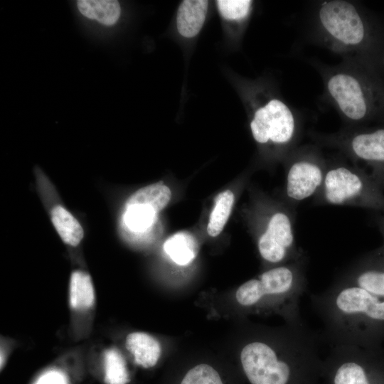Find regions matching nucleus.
Returning a JSON list of instances; mask_svg holds the SVG:
<instances>
[{
  "mask_svg": "<svg viewBox=\"0 0 384 384\" xmlns=\"http://www.w3.org/2000/svg\"><path fill=\"white\" fill-rule=\"evenodd\" d=\"M319 339L306 324H288L274 343L253 339L240 356L246 378L250 384H321Z\"/></svg>",
  "mask_w": 384,
  "mask_h": 384,
  "instance_id": "nucleus-1",
  "label": "nucleus"
},
{
  "mask_svg": "<svg viewBox=\"0 0 384 384\" xmlns=\"http://www.w3.org/2000/svg\"><path fill=\"white\" fill-rule=\"evenodd\" d=\"M310 300L324 323L320 337L332 346L382 347L384 299L336 279L325 291L311 294Z\"/></svg>",
  "mask_w": 384,
  "mask_h": 384,
  "instance_id": "nucleus-2",
  "label": "nucleus"
},
{
  "mask_svg": "<svg viewBox=\"0 0 384 384\" xmlns=\"http://www.w3.org/2000/svg\"><path fill=\"white\" fill-rule=\"evenodd\" d=\"M307 261L306 255L245 282L236 291L237 302L245 307L272 308L284 316L287 324H304L299 302L307 287Z\"/></svg>",
  "mask_w": 384,
  "mask_h": 384,
  "instance_id": "nucleus-3",
  "label": "nucleus"
},
{
  "mask_svg": "<svg viewBox=\"0 0 384 384\" xmlns=\"http://www.w3.org/2000/svg\"><path fill=\"white\" fill-rule=\"evenodd\" d=\"M316 205L382 207L384 201L368 176L340 159L327 160L324 182L314 198Z\"/></svg>",
  "mask_w": 384,
  "mask_h": 384,
  "instance_id": "nucleus-4",
  "label": "nucleus"
},
{
  "mask_svg": "<svg viewBox=\"0 0 384 384\" xmlns=\"http://www.w3.org/2000/svg\"><path fill=\"white\" fill-rule=\"evenodd\" d=\"M321 384H384V348L333 346L323 360Z\"/></svg>",
  "mask_w": 384,
  "mask_h": 384,
  "instance_id": "nucleus-5",
  "label": "nucleus"
},
{
  "mask_svg": "<svg viewBox=\"0 0 384 384\" xmlns=\"http://www.w3.org/2000/svg\"><path fill=\"white\" fill-rule=\"evenodd\" d=\"M295 208L289 205L276 206L265 218L263 228L257 238V246L265 262L284 265L306 255L297 244Z\"/></svg>",
  "mask_w": 384,
  "mask_h": 384,
  "instance_id": "nucleus-6",
  "label": "nucleus"
},
{
  "mask_svg": "<svg viewBox=\"0 0 384 384\" xmlns=\"http://www.w3.org/2000/svg\"><path fill=\"white\" fill-rule=\"evenodd\" d=\"M319 29L334 50L353 52L363 42L366 29L356 7L343 0L325 1L317 10Z\"/></svg>",
  "mask_w": 384,
  "mask_h": 384,
  "instance_id": "nucleus-7",
  "label": "nucleus"
},
{
  "mask_svg": "<svg viewBox=\"0 0 384 384\" xmlns=\"http://www.w3.org/2000/svg\"><path fill=\"white\" fill-rule=\"evenodd\" d=\"M326 167L327 160L318 147L304 146L293 149L287 164L284 193L287 204L296 208L314 197L322 186Z\"/></svg>",
  "mask_w": 384,
  "mask_h": 384,
  "instance_id": "nucleus-8",
  "label": "nucleus"
},
{
  "mask_svg": "<svg viewBox=\"0 0 384 384\" xmlns=\"http://www.w3.org/2000/svg\"><path fill=\"white\" fill-rule=\"evenodd\" d=\"M254 139L284 149L296 148L299 127L294 114L282 100L272 99L255 112L250 122Z\"/></svg>",
  "mask_w": 384,
  "mask_h": 384,
  "instance_id": "nucleus-9",
  "label": "nucleus"
},
{
  "mask_svg": "<svg viewBox=\"0 0 384 384\" xmlns=\"http://www.w3.org/2000/svg\"><path fill=\"white\" fill-rule=\"evenodd\" d=\"M68 303V335L76 343L86 341L93 329L97 306L95 286L87 272L78 269L71 272Z\"/></svg>",
  "mask_w": 384,
  "mask_h": 384,
  "instance_id": "nucleus-10",
  "label": "nucleus"
},
{
  "mask_svg": "<svg viewBox=\"0 0 384 384\" xmlns=\"http://www.w3.org/2000/svg\"><path fill=\"white\" fill-rule=\"evenodd\" d=\"M315 141L338 149L351 160L365 161L378 169L384 178V129L358 132L348 129L329 135L311 134Z\"/></svg>",
  "mask_w": 384,
  "mask_h": 384,
  "instance_id": "nucleus-11",
  "label": "nucleus"
},
{
  "mask_svg": "<svg viewBox=\"0 0 384 384\" xmlns=\"http://www.w3.org/2000/svg\"><path fill=\"white\" fill-rule=\"evenodd\" d=\"M330 99L343 119L350 124L365 119L369 103L363 83L353 70L341 68L331 72L326 80Z\"/></svg>",
  "mask_w": 384,
  "mask_h": 384,
  "instance_id": "nucleus-12",
  "label": "nucleus"
},
{
  "mask_svg": "<svg viewBox=\"0 0 384 384\" xmlns=\"http://www.w3.org/2000/svg\"><path fill=\"white\" fill-rule=\"evenodd\" d=\"M89 347L78 343L40 369L29 384H81L87 373Z\"/></svg>",
  "mask_w": 384,
  "mask_h": 384,
  "instance_id": "nucleus-13",
  "label": "nucleus"
},
{
  "mask_svg": "<svg viewBox=\"0 0 384 384\" xmlns=\"http://www.w3.org/2000/svg\"><path fill=\"white\" fill-rule=\"evenodd\" d=\"M87 373L101 384H129L132 374L123 351L114 344L89 347Z\"/></svg>",
  "mask_w": 384,
  "mask_h": 384,
  "instance_id": "nucleus-14",
  "label": "nucleus"
},
{
  "mask_svg": "<svg viewBox=\"0 0 384 384\" xmlns=\"http://www.w3.org/2000/svg\"><path fill=\"white\" fill-rule=\"evenodd\" d=\"M336 279L384 299V248L353 262Z\"/></svg>",
  "mask_w": 384,
  "mask_h": 384,
  "instance_id": "nucleus-15",
  "label": "nucleus"
},
{
  "mask_svg": "<svg viewBox=\"0 0 384 384\" xmlns=\"http://www.w3.org/2000/svg\"><path fill=\"white\" fill-rule=\"evenodd\" d=\"M124 348L135 365L145 369L154 367L161 355L159 341L143 331L129 333L124 339Z\"/></svg>",
  "mask_w": 384,
  "mask_h": 384,
  "instance_id": "nucleus-16",
  "label": "nucleus"
},
{
  "mask_svg": "<svg viewBox=\"0 0 384 384\" xmlns=\"http://www.w3.org/2000/svg\"><path fill=\"white\" fill-rule=\"evenodd\" d=\"M208 2L206 0H184L180 4L176 26L178 33L186 38L196 36L204 23Z\"/></svg>",
  "mask_w": 384,
  "mask_h": 384,
  "instance_id": "nucleus-17",
  "label": "nucleus"
},
{
  "mask_svg": "<svg viewBox=\"0 0 384 384\" xmlns=\"http://www.w3.org/2000/svg\"><path fill=\"white\" fill-rule=\"evenodd\" d=\"M77 6L84 16L106 26L114 24L121 12L119 2L114 0H80Z\"/></svg>",
  "mask_w": 384,
  "mask_h": 384,
  "instance_id": "nucleus-18",
  "label": "nucleus"
},
{
  "mask_svg": "<svg viewBox=\"0 0 384 384\" xmlns=\"http://www.w3.org/2000/svg\"><path fill=\"white\" fill-rule=\"evenodd\" d=\"M171 192L162 182L143 187L134 193L128 199L126 207L145 206L156 213L164 208L170 201Z\"/></svg>",
  "mask_w": 384,
  "mask_h": 384,
  "instance_id": "nucleus-19",
  "label": "nucleus"
},
{
  "mask_svg": "<svg viewBox=\"0 0 384 384\" xmlns=\"http://www.w3.org/2000/svg\"><path fill=\"white\" fill-rule=\"evenodd\" d=\"M51 220L63 241L72 247L78 246L84 236L78 220L65 208L55 206L51 210Z\"/></svg>",
  "mask_w": 384,
  "mask_h": 384,
  "instance_id": "nucleus-20",
  "label": "nucleus"
},
{
  "mask_svg": "<svg viewBox=\"0 0 384 384\" xmlns=\"http://www.w3.org/2000/svg\"><path fill=\"white\" fill-rule=\"evenodd\" d=\"M164 250L175 263L183 266L189 264L196 257L198 245L191 234L180 232L166 240Z\"/></svg>",
  "mask_w": 384,
  "mask_h": 384,
  "instance_id": "nucleus-21",
  "label": "nucleus"
},
{
  "mask_svg": "<svg viewBox=\"0 0 384 384\" xmlns=\"http://www.w3.org/2000/svg\"><path fill=\"white\" fill-rule=\"evenodd\" d=\"M234 201V193L229 190L216 196L207 226L210 236L215 237L222 232L230 215Z\"/></svg>",
  "mask_w": 384,
  "mask_h": 384,
  "instance_id": "nucleus-22",
  "label": "nucleus"
},
{
  "mask_svg": "<svg viewBox=\"0 0 384 384\" xmlns=\"http://www.w3.org/2000/svg\"><path fill=\"white\" fill-rule=\"evenodd\" d=\"M156 213L145 206H133L127 208L124 218L127 226L132 230L142 232L153 223Z\"/></svg>",
  "mask_w": 384,
  "mask_h": 384,
  "instance_id": "nucleus-23",
  "label": "nucleus"
},
{
  "mask_svg": "<svg viewBox=\"0 0 384 384\" xmlns=\"http://www.w3.org/2000/svg\"><path fill=\"white\" fill-rule=\"evenodd\" d=\"M181 384H223L219 373L210 365L198 364L190 369Z\"/></svg>",
  "mask_w": 384,
  "mask_h": 384,
  "instance_id": "nucleus-24",
  "label": "nucleus"
},
{
  "mask_svg": "<svg viewBox=\"0 0 384 384\" xmlns=\"http://www.w3.org/2000/svg\"><path fill=\"white\" fill-rule=\"evenodd\" d=\"M216 3L221 16L228 20L245 18L252 5L250 0H218Z\"/></svg>",
  "mask_w": 384,
  "mask_h": 384,
  "instance_id": "nucleus-25",
  "label": "nucleus"
},
{
  "mask_svg": "<svg viewBox=\"0 0 384 384\" xmlns=\"http://www.w3.org/2000/svg\"><path fill=\"white\" fill-rule=\"evenodd\" d=\"M0 346V369L2 372L8 363L11 355L17 346V341L11 337L1 336Z\"/></svg>",
  "mask_w": 384,
  "mask_h": 384,
  "instance_id": "nucleus-26",
  "label": "nucleus"
}]
</instances>
